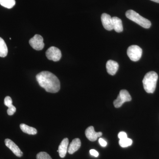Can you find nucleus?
<instances>
[{"instance_id": "obj_20", "label": "nucleus", "mask_w": 159, "mask_h": 159, "mask_svg": "<svg viewBox=\"0 0 159 159\" xmlns=\"http://www.w3.org/2000/svg\"><path fill=\"white\" fill-rule=\"evenodd\" d=\"M4 104L8 107L12 105V101L11 97H9V96L6 97L4 99Z\"/></svg>"}, {"instance_id": "obj_6", "label": "nucleus", "mask_w": 159, "mask_h": 159, "mask_svg": "<svg viewBox=\"0 0 159 159\" xmlns=\"http://www.w3.org/2000/svg\"><path fill=\"white\" fill-rule=\"evenodd\" d=\"M48 59L54 61H57L61 58V51L59 49L54 47L49 48L46 52Z\"/></svg>"}, {"instance_id": "obj_10", "label": "nucleus", "mask_w": 159, "mask_h": 159, "mask_svg": "<svg viewBox=\"0 0 159 159\" xmlns=\"http://www.w3.org/2000/svg\"><path fill=\"white\" fill-rule=\"evenodd\" d=\"M101 21L104 29L108 31L113 29L112 18L109 15L104 13L101 15Z\"/></svg>"}, {"instance_id": "obj_25", "label": "nucleus", "mask_w": 159, "mask_h": 159, "mask_svg": "<svg viewBox=\"0 0 159 159\" xmlns=\"http://www.w3.org/2000/svg\"><path fill=\"white\" fill-rule=\"evenodd\" d=\"M152 2H155L159 3V0H151Z\"/></svg>"}, {"instance_id": "obj_15", "label": "nucleus", "mask_w": 159, "mask_h": 159, "mask_svg": "<svg viewBox=\"0 0 159 159\" xmlns=\"http://www.w3.org/2000/svg\"><path fill=\"white\" fill-rule=\"evenodd\" d=\"M20 128L23 132L28 134L35 135L37 133V131L36 129L29 126L24 123H22L20 125Z\"/></svg>"}, {"instance_id": "obj_13", "label": "nucleus", "mask_w": 159, "mask_h": 159, "mask_svg": "<svg viewBox=\"0 0 159 159\" xmlns=\"http://www.w3.org/2000/svg\"><path fill=\"white\" fill-rule=\"evenodd\" d=\"M80 146H81V142L80 139L77 138L74 139L69 145L68 152L70 154H73L79 149Z\"/></svg>"}, {"instance_id": "obj_12", "label": "nucleus", "mask_w": 159, "mask_h": 159, "mask_svg": "<svg viewBox=\"0 0 159 159\" xmlns=\"http://www.w3.org/2000/svg\"><path fill=\"white\" fill-rule=\"evenodd\" d=\"M69 139L65 138L62 140L58 147V153L61 158L65 157L68 149Z\"/></svg>"}, {"instance_id": "obj_1", "label": "nucleus", "mask_w": 159, "mask_h": 159, "mask_svg": "<svg viewBox=\"0 0 159 159\" xmlns=\"http://www.w3.org/2000/svg\"><path fill=\"white\" fill-rule=\"evenodd\" d=\"M39 84L48 93H57L60 89L59 79L54 74L48 71H42L36 76Z\"/></svg>"}, {"instance_id": "obj_14", "label": "nucleus", "mask_w": 159, "mask_h": 159, "mask_svg": "<svg viewBox=\"0 0 159 159\" xmlns=\"http://www.w3.org/2000/svg\"><path fill=\"white\" fill-rule=\"evenodd\" d=\"M112 18L113 29L117 32H121L123 31V26L122 20L119 17L114 16Z\"/></svg>"}, {"instance_id": "obj_18", "label": "nucleus", "mask_w": 159, "mask_h": 159, "mask_svg": "<svg viewBox=\"0 0 159 159\" xmlns=\"http://www.w3.org/2000/svg\"><path fill=\"white\" fill-rule=\"evenodd\" d=\"M133 141L131 139L129 138H125L122 140H119V144L122 148H126L130 146L132 144Z\"/></svg>"}, {"instance_id": "obj_24", "label": "nucleus", "mask_w": 159, "mask_h": 159, "mask_svg": "<svg viewBox=\"0 0 159 159\" xmlns=\"http://www.w3.org/2000/svg\"><path fill=\"white\" fill-rule=\"evenodd\" d=\"M90 153L91 155L95 157H98L99 155V152L95 149H91L90 150Z\"/></svg>"}, {"instance_id": "obj_3", "label": "nucleus", "mask_w": 159, "mask_h": 159, "mask_svg": "<svg viewBox=\"0 0 159 159\" xmlns=\"http://www.w3.org/2000/svg\"><path fill=\"white\" fill-rule=\"evenodd\" d=\"M125 16L129 19L134 22L145 29H149L151 26V23L149 20L142 17L134 10L130 9L126 11Z\"/></svg>"}, {"instance_id": "obj_8", "label": "nucleus", "mask_w": 159, "mask_h": 159, "mask_svg": "<svg viewBox=\"0 0 159 159\" xmlns=\"http://www.w3.org/2000/svg\"><path fill=\"white\" fill-rule=\"evenodd\" d=\"M5 144L12 152L16 156L21 157L23 156V153L14 142L9 139H6L5 141Z\"/></svg>"}, {"instance_id": "obj_21", "label": "nucleus", "mask_w": 159, "mask_h": 159, "mask_svg": "<svg viewBox=\"0 0 159 159\" xmlns=\"http://www.w3.org/2000/svg\"><path fill=\"white\" fill-rule=\"evenodd\" d=\"M16 111V108L14 105H12L8 107V109L7 110V113L9 116H12Z\"/></svg>"}, {"instance_id": "obj_5", "label": "nucleus", "mask_w": 159, "mask_h": 159, "mask_svg": "<svg viewBox=\"0 0 159 159\" xmlns=\"http://www.w3.org/2000/svg\"><path fill=\"white\" fill-rule=\"evenodd\" d=\"M131 99V97L128 91L126 90H122L120 91L117 99L114 101V106L116 108H119L124 102H129Z\"/></svg>"}, {"instance_id": "obj_11", "label": "nucleus", "mask_w": 159, "mask_h": 159, "mask_svg": "<svg viewBox=\"0 0 159 159\" xmlns=\"http://www.w3.org/2000/svg\"><path fill=\"white\" fill-rule=\"evenodd\" d=\"M119 64L116 61L109 60L106 63V69L107 73L111 75H114L117 73L119 69Z\"/></svg>"}, {"instance_id": "obj_16", "label": "nucleus", "mask_w": 159, "mask_h": 159, "mask_svg": "<svg viewBox=\"0 0 159 159\" xmlns=\"http://www.w3.org/2000/svg\"><path fill=\"white\" fill-rule=\"evenodd\" d=\"M8 48L5 41L0 37V57H6L8 54Z\"/></svg>"}, {"instance_id": "obj_9", "label": "nucleus", "mask_w": 159, "mask_h": 159, "mask_svg": "<svg viewBox=\"0 0 159 159\" xmlns=\"http://www.w3.org/2000/svg\"><path fill=\"white\" fill-rule=\"evenodd\" d=\"M85 134L87 138L92 142L96 141L99 137H101L102 134L101 132H96L94 130L93 126L88 127L86 129Z\"/></svg>"}, {"instance_id": "obj_7", "label": "nucleus", "mask_w": 159, "mask_h": 159, "mask_svg": "<svg viewBox=\"0 0 159 159\" xmlns=\"http://www.w3.org/2000/svg\"><path fill=\"white\" fill-rule=\"evenodd\" d=\"M29 44L34 50L40 51L43 49L44 43L42 36L39 34H35L29 40Z\"/></svg>"}, {"instance_id": "obj_22", "label": "nucleus", "mask_w": 159, "mask_h": 159, "mask_svg": "<svg viewBox=\"0 0 159 159\" xmlns=\"http://www.w3.org/2000/svg\"><path fill=\"white\" fill-rule=\"evenodd\" d=\"M118 138H119L120 140H122V139L127 138V134H126V133H125V132H120L119 133V134H118Z\"/></svg>"}, {"instance_id": "obj_17", "label": "nucleus", "mask_w": 159, "mask_h": 159, "mask_svg": "<svg viewBox=\"0 0 159 159\" xmlns=\"http://www.w3.org/2000/svg\"><path fill=\"white\" fill-rule=\"evenodd\" d=\"M15 4V0H0V5L7 9H11Z\"/></svg>"}, {"instance_id": "obj_19", "label": "nucleus", "mask_w": 159, "mask_h": 159, "mask_svg": "<svg viewBox=\"0 0 159 159\" xmlns=\"http://www.w3.org/2000/svg\"><path fill=\"white\" fill-rule=\"evenodd\" d=\"M37 159H52L51 157L46 152H41L38 153L36 155Z\"/></svg>"}, {"instance_id": "obj_23", "label": "nucleus", "mask_w": 159, "mask_h": 159, "mask_svg": "<svg viewBox=\"0 0 159 159\" xmlns=\"http://www.w3.org/2000/svg\"><path fill=\"white\" fill-rule=\"evenodd\" d=\"M99 144H100L101 146L102 147H105L107 145V142L106 141H105L104 139H102V138H100L99 140Z\"/></svg>"}, {"instance_id": "obj_2", "label": "nucleus", "mask_w": 159, "mask_h": 159, "mask_svg": "<svg viewBox=\"0 0 159 159\" xmlns=\"http://www.w3.org/2000/svg\"><path fill=\"white\" fill-rule=\"evenodd\" d=\"M158 78L157 74L154 71H150L145 74L142 83L144 89L147 93H153L155 91Z\"/></svg>"}, {"instance_id": "obj_4", "label": "nucleus", "mask_w": 159, "mask_h": 159, "mask_svg": "<svg viewBox=\"0 0 159 159\" xmlns=\"http://www.w3.org/2000/svg\"><path fill=\"white\" fill-rule=\"evenodd\" d=\"M127 54L131 60L134 61H138L142 57V50L139 46L134 45L129 47L127 50Z\"/></svg>"}]
</instances>
